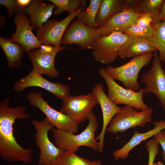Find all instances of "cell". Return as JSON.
I'll use <instances>...</instances> for the list:
<instances>
[{
  "label": "cell",
  "mask_w": 165,
  "mask_h": 165,
  "mask_svg": "<svg viewBox=\"0 0 165 165\" xmlns=\"http://www.w3.org/2000/svg\"><path fill=\"white\" fill-rule=\"evenodd\" d=\"M9 104L8 98L4 99L0 103V156L6 161L28 164L32 160V150L23 148L17 143L14 136L13 124L17 119H29L30 117L26 113L25 107H10Z\"/></svg>",
  "instance_id": "obj_1"
},
{
  "label": "cell",
  "mask_w": 165,
  "mask_h": 165,
  "mask_svg": "<svg viewBox=\"0 0 165 165\" xmlns=\"http://www.w3.org/2000/svg\"><path fill=\"white\" fill-rule=\"evenodd\" d=\"M88 120V126L79 134L53 128L51 130L56 146L63 150L74 152L82 146L90 147L95 151L98 150V142L95 137V133L98 128L97 119L92 112Z\"/></svg>",
  "instance_id": "obj_2"
},
{
  "label": "cell",
  "mask_w": 165,
  "mask_h": 165,
  "mask_svg": "<svg viewBox=\"0 0 165 165\" xmlns=\"http://www.w3.org/2000/svg\"><path fill=\"white\" fill-rule=\"evenodd\" d=\"M132 38L121 31L100 36L93 48L95 60L103 64L112 63L119 56L123 59Z\"/></svg>",
  "instance_id": "obj_3"
},
{
  "label": "cell",
  "mask_w": 165,
  "mask_h": 165,
  "mask_svg": "<svg viewBox=\"0 0 165 165\" xmlns=\"http://www.w3.org/2000/svg\"><path fill=\"white\" fill-rule=\"evenodd\" d=\"M153 56V52H148L133 57L129 61L119 66L109 65L105 69L112 79L123 83L125 88L138 91L140 90L138 82L139 72L149 63Z\"/></svg>",
  "instance_id": "obj_4"
},
{
  "label": "cell",
  "mask_w": 165,
  "mask_h": 165,
  "mask_svg": "<svg viewBox=\"0 0 165 165\" xmlns=\"http://www.w3.org/2000/svg\"><path fill=\"white\" fill-rule=\"evenodd\" d=\"M99 73L105 81L107 86L108 96L116 105L124 104L141 111L150 109L143 101V88L135 92L121 86L111 77L105 68H100Z\"/></svg>",
  "instance_id": "obj_5"
},
{
  "label": "cell",
  "mask_w": 165,
  "mask_h": 165,
  "mask_svg": "<svg viewBox=\"0 0 165 165\" xmlns=\"http://www.w3.org/2000/svg\"><path fill=\"white\" fill-rule=\"evenodd\" d=\"M152 109L138 112L133 107L125 105L110 122L106 131L115 134L123 133L128 129L143 127L152 120Z\"/></svg>",
  "instance_id": "obj_6"
},
{
  "label": "cell",
  "mask_w": 165,
  "mask_h": 165,
  "mask_svg": "<svg viewBox=\"0 0 165 165\" xmlns=\"http://www.w3.org/2000/svg\"><path fill=\"white\" fill-rule=\"evenodd\" d=\"M36 132L34 136L36 145L40 150L39 165H53L58 156L63 150L57 147L50 140L49 131L54 127L46 117L43 121H32Z\"/></svg>",
  "instance_id": "obj_7"
},
{
  "label": "cell",
  "mask_w": 165,
  "mask_h": 165,
  "mask_svg": "<svg viewBox=\"0 0 165 165\" xmlns=\"http://www.w3.org/2000/svg\"><path fill=\"white\" fill-rule=\"evenodd\" d=\"M29 103L38 108L56 129L75 133L79 130L78 123L68 116L52 108L40 92H32L27 95Z\"/></svg>",
  "instance_id": "obj_8"
},
{
  "label": "cell",
  "mask_w": 165,
  "mask_h": 165,
  "mask_svg": "<svg viewBox=\"0 0 165 165\" xmlns=\"http://www.w3.org/2000/svg\"><path fill=\"white\" fill-rule=\"evenodd\" d=\"M98 104L92 92L86 95H69L62 100L60 111L81 123L88 120L94 108Z\"/></svg>",
  "instance_id": "obj_9"
},
{
  "label": "cell",
  "mask_w": 165,
  "mask_h": 165,
  "mask_svg": "<svg viewBox=\"0 0 165 165\" xmlns=\"http://www.w3.org/2000/svg\"><path fill=\"white\" fill-rule=\"evenodd\" d=\"M34 86L42 88L62 100L70 95L71 90L68 86L60 82L50 81L33 69L26 76L19 79L13 89L16 92H19Z\"/></svg>",
  "instance_id": "obj_10"
},
{
  "label": "cell",
  "mask_w": 165,
  "mask_h": 165,
  "mask_svg": "<svg viewBox=\"0 0 165 165\" xmlns=\"http://www.w3.org/2000/svg\"><path fill=\"white\" fill-rule=\"evenodd\" d=\"M158 51L156 50L153 52L151 68L141 75V82L145 85L144 94L152 93L155 95L165 112V70L162 67Z\"/></svg>",
  "instance_id": "obj_11"
},
{
  "label": "cell",
  "mask_w": 165,
  "mask_h": 165,
  "mask_svg": "<svg viewBox=\"0 0 165 165\" xmlns=\"http://www.w3.org/2000/svg\"><path fill=\"white\" fill-rule=\"evenodd\" d=\"M101 36L99 29L90 28L77 18L72 22L66 29L61 44H75L82 49H93Z\"/></svg>",
  "instance_id": "obj_12"
},
{
  "label": "cell",
  "mask_w": 165,
  "mask_h": 165,
  "mask_svg": "<svg viewBox=\"0 0 165 165\" xmlns=\"http://www.w3.org/2000/svg\"><path fill=\"white\" fill-rule=\"evenodd\" d=\"M84 8H80L61 21L48 20L38 29L36 36L42 44H50L56 47H61L62 39L68 26L74 18L83 10Z\"/></svg>",
  "instance_id": "obj_13"
},
{
  "label": "cell",
  "mask_w": 165,
  "mask_h": 165,
  "mask_svg": "<svg viewBox=\"0 0 165 165\" xmlns=\"http://www.w3.org/2000/svg\"><path fill=\"white\" fill-rule=\"evenodd\" d=\"M67 48L65 46L57 48L50 44H42L38 49L32 50L29 58L33 68L41 75L46 74L51 78H57L59 74L54 65L55 57L57 53Z\"/></svg>",
  "instance_id": "obj_14"
},
{
  "label": "cell",
  "mask_w": 165,
  "mask_h": 165,
  "mask_svg": "<svg viewBox=\"0 0 165 165\" xmlns=\"http://www.w3.org/2000/svg\"><path fill=\"white\" fill-rule=\"evenodd\" d=\"M14 22L16 30L10 38L11 41L20 44L28 53L32 50L41 46L42 43L32 32L36 28L30 24L29 18L24 13H16Z\"/></svg>",
  "instance_id": "obj_15"
},
{
  "label": "cell",
  "mask_w": 165,
  "mask_h": 165,
  "mask_svg": "<svg viewBox=\"0 0 165 165\" xmlns=\"http://www.w3.org/2000/svg\"><path fill=\"white\" fill-rule=\"evenodd\" d=\"M92 93L95 96L102 112L103 125L101 130L96 138L99 141L98 151H103L104 137L107 128L112 119L121 109L115 104L105 93L102 84L97 83L93 88Z\"/></svg>",
  "instance_id": "obj_16"
},
{
  "label": "cell",
  "mask_w": 165,
  "mask_h": 165,
  "mask_svg": "<svg viewBox=\"0 0 165 165\" xmlns=\"http://www.w3.org/2000/svg\"><path fill=\"white\" fill-rule=\"evenodd\" d=\"M135 10H123L108 19L99 29L101 36H107L114 31L123 32L135 23L141 15Z\"/></svg>",
  "instance_id": "obj_17"
},
{
  "label": "cell",
  "mask_w": 165,
  "mask_h": 165,
  "mask_svg": "<svg viewBox=\"0 0 165 165\" xmlns=\"http://www.w3.org/2000/svg\"><path fill=\"white\" fill-rule=\"evenodd\" d=\"M154 127L144 133H140L136 130L134 135L128 142L121 148L116 150L113 153V156L116 160L119 159L122 160L127 158L130 151L142 141L154 136L159 131L165 129V121L160 120L153 122Z\"/></svg>",
  "instance_id": "obj_18"
},
{
  "label": "cell",
  "mask_w": 165,
  "mask_h": 165,
  "mask_svg": "<svg viewBox=\"0 0 165 165\" xmlns=\"http://www.w3.org/2000/svg\"><path fill=\"white\" fill-rule=\"evenodd\" d=\"M55 7L52 3H44L41 0H32L26 10V13L29 16L30 24L36 28H41L52 15Z\"/></svg>",
  "instance_id": "obj_19"
},
{
  "label": "cell",
  "mask_w": 165,
  "mask_h": 165,
  "mask_svg": "<svg viewBox=\"0 0 165 165\" xmlns=\"http://www.w3.org/2000/svg\"><path fill=\"white\" fill-rule=\"evenodd\" d=\"M0 46L5 55L9 67L15 68L19 67L25 51L24 48L10 39L2 36L0 37Z\"/></svg>",
  "instance_id": "obj_20"
},
{
  "label": "cell",
  "mask_w": 165,
  "mask_h": 165,
  "mask_svg": "<svg viewBox=\"0 0 165 165\" xmlns=\"http://www.w3.org/2000/svg\"><path fill=\"white\" fill-rule=\"evenodd\" d=\"M123 0H102L97 13V29L101 27L110 18L123 10Z\"/></svg>",
  "instance_id": "obj_21"
},
{
  "label": "cell",
  "mask_w": 165,
  "mask_h": 165,
  "mask_svg": "<svg viewBox=\"0 0 165 165\" xmlns=\"http://www.w3.org/2000/svg\"><path fill=\"white\" fill-rule=\"evenodd\" d=\"M156 50L148 38L138 37L132 38L131 40L123 58V59L141 55Z\"/></svg>",
  "instance_id": "obj_22"
},
{
  "label": "cell",
  "mask_w": 165,
  "mask_h": 165,
  "mask_svg": "<svg viewBox=\"0 0 165 165\" xmlns=\"http://www.w3.org/2000/svg\"><path fill=\"white\" fill-rule=\"evenodd\" d=\"M152 24L154 26V31L148 39L152 45L159 51V57L161 62L165 63V21Z\"/></svg>",
  "instance_id": "obj_23"
},
{
  "label": "cell",
  "mask_w": 165,
  "mask_h": 165,
  "mask_svg": "<svg viewBox=\"0 0 165 165\" xmlns=\"http://www.w3.org/2000/svg\"><path fill=\"white\" fill-rule=\"evenodd\" d=\"M164 0H139L135 10L140 14L148 13L153 19V24L160 22L159 16Z\"/></svg>",
  "instance_id": "obj_24"
},
{
  "label": "cell",
  "mask_w": 165,
  "mask_h": 165,
  "mask_svg": "<svg viewBox=\"0 0 165 165\" xmlns=\"http://www.w3.org/2000/svg\"><path fill=\"white\" fill-rule=\"evenodd\" d=\"M102 0H90L89 6L77 16V19L87 27L97 29L95 19Z\"/></svg>",
  "instance_id": "obj_25"
},
{
  "label": "cell",
  "mask_w": 165,
  "mask_h": 165,
  "mask_svg": "<svg viewBox=\"0 0 165 165\" xmlns=\"http://www.w3.org/2000/svg\"><path fill=\"white\" fill-rule=\"evenodd\" d=\"M54 4L56 7L53 13L55 16L67 11L69 14L74 13L76 10L82 7H85L86 0H47Z\"/></svg>",
  "instance_id": "obj_26"
},
{
  "label": "cell",
  "mask_w": 165,
  "mask_h": 165,
  "mask_svg": "<svg viewBox=\"0 0 165 165\" xmlns=\"http://www.w3.org/2000/svg\"><path fill=\"white\" fill-rule=\"evenodd\" d=\"M93 161L80 157L75 152L63 150L53 165H93Z\"/></svg>",
  "instance_id": "obj_27"
},
{
  "label": "cell",
  "mask_w": 165,
  "mask_h": 165,
  "mask_svg": "<svg viewBox=\"0 0 165 165\" xmlns=\"http://www.w3.org/2000/svg\"><path fill=\"white\" fill-rule=\"evenodd\" d=\"M154 29V26L153 24L149 28H144L139 27L135 23L123 32L132 38L145 37L148 38L153 34Z\"/></svg>",
  "instance_id": "obj_28"
},
{
  "label": "cell",
  "mask_w": 165,
  "mask_h": 165,
  "mask_svg": "<svg viewBox=\"0 0 165 165\" xmlns=\"http://www.w3.org/2000/svg\"><path fill=\"white\" fill-rule=\"evenodd\" d=\"M153 19L151 14L148 13L141 14L136 20L135 23L141 28H146L152 25Z\"/></svg>",
  "instance_id": "obj_29"
},
{
  "label": "cell",
  "mask_w": 165,
  "mask_h": 165,
  "mask_svg": "<svg viewBox=\"0 0 165 165\" xmlns=\"http://www.w3.org/2000/svg\"><path fill=\"white\" fill-rule=\"evenodd\" d=\"M0 4L5 6L7 11L9 18L13 16L14 13H18V8L16 0H0Z\"/></svg>",
  "instance_id": "obj_30"
},
{
  "label": "cell",
  "mask_w": 165,
  "mask_h": 165,
  "mask_svg": "<svg viewBox=\"0 0 165 165\" xmlns=\"http://www.w3.org/2000/svg\"><path fill=\"white\" fill-rule=\"evenodd\" d=\"M154 136L158 140L162 148V157L165 162V129L159 131Z\"/></svg>",
  "instance_id": "obj_31"
},
{
  "label": "cell",
  "mask_w": 165,
  "mask_h": 165,
  "mask_svg": "<svg viewBox=\"0 0 165 165\" xmlns=\"http://www.w3.org/2000/svg\"><path fill=\"white\" fill-rule=\"evenodd\" d=\"M18 8V13H26L27 8L31 3V0H16Z\"/></svg>",
  "instance_id": "obj_32"
},
{
  "label": "cell",
  "mask_w": 165,
  "mask_h": 165,
  "mask_svg": "<svg viewBox=\"0 0 165 165\" xmlns=\"http://www.w3.org/2000/svg\"><path fill=\"white\" fill-rule=\"evenodd\" d=\"M139 0H123V9L135 10Z\"/></svg>",
  "instance_id": "obj_33"
},
{
  "label": "cell",
  "mask_w": 165,
  "mask_h": 165,
  "mask_svg": "<svg viewBox=\"0 0 165 165\" xmlns=\"http://www.w3.org/2000/svg\"><path fill=\"white\" fill-rule=\"evenodd\" d=\"M160 21H165V0L161 8L159 16Z\"/></svg>",
  "instance_id": "obj_34"
},
{
  "label": "cell",
  "mask_w": 165,
  "mask_h": 165,
  "mask_svg": "<svg viewBox=\"0 0 165 165\" xmlns=\"http://www.w3.org/2000/svg\"><path fill=\"white\" fill-rule=\"evenodd\" d=\"M6 18L5 17L2 15L0 16V27H2L5 23Z\"/></svg>",
  "instance_id": "obj_35"
},
{
  "label": "cell",
  "mask_w": 165,
  "mask_h": 165,
  "mask_svg": "<svg viewBox=\"0 0 165 165\" xmlns=\"http://www.w3.org/2000/svg\"><path fill=\"white\" fill-rule=\"evenodd\" d=\"M93 165H102L101 162L100 160L93 161Z\"/></svg>",
  "instance_id": "obj_36"
},
{
  "label": "cell",
  "mask_w": 165,
  "mask_h": 165,
  "mask_svg": "<svg viewBox=\"0 0 165 165\" xmlns=\"http://www.w3.org/2000/svg\"><path fill=\"white\" fill-rule=\"evenodd\" d=\"M152 165H164L161 162L159 161L157 162L153 163Z\"/></svg>",
  "instance_id": "obj_37"
},
{
  "label": "cell",
  "mask_w": 165,
  "mask_h": 165,
  "mask_svg": "<svg viewBox=\"0 0 165 165\" xmlns=\"http://www.w3.org/2000/svg\"></svg>",
  "instance_id": "obj_38"
}]
</instances>
